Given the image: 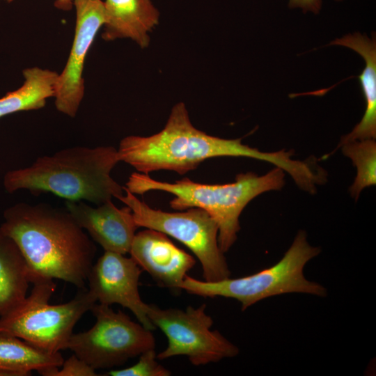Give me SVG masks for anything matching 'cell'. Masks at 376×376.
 <instances>
[{
    "instance_id": "1",
    "label": "cell",
    "mask_w": 376,
    "mask_h": 376,
    "mask_svg": "<svg viewBox=\"0 0 376 376\" xmlns=\"http://www.w3.org/2000/svg\"><path fill=\"white\" fill-rule=\"evenodd\" d=\"M3 230L20 249L31 283L61 279L84 288L96 247L68 210L47 203H16L3 212Z\"/></svg>"
},
{
    "instance_id": "2",
    "label": "cell",
    "mask_w": 376,
    "mask_h": 376,
    "mask_svg": "<svg viewBox=\"0 0 376 376\" xmlns=\"http://www.w3.org/2000/svg\"><path fill=\"white\" fill-rule=\"evenodd\" d=\"M117 151L120 162L145 174L169 170L182 175L196 169L207 159L217 157L253 158L281 169L288 162L284 150L262 152L243 144L242 139L219 138L198 130L192 125L183 102L173 107L161 131L149 136H125Z\"/></svg>"
},
{
    "instance_id": "3",
    "label": "cell",
    "mask_w": 376,
    "mask_h": 376,
    "mask_svg": "<svg viewBox=\"0 0 376 376\" xmlns=\"http://www.w3.org/2000/svg\"><path fill=\"white\" fill-rule=\"evenodd\" d=\"M120 162L113 146H76L37 158L30 166L8 171L5 189L47 191L67 201H87L97 205L118 198L124 189L111 175Z\"/></svg>"
},
{
    "instance_id": "4",
    "label": "cell",
    "mask_w": 376,
    "mask_h": 376,
    "mask_svg": "<svg viewBox=\"0 0 376 376\" xmlns=\"http://www.w3.org/2000/svg\"><path fill=\"white\" fill-rule=\"evenodd\" d=\"M284 185V171L276 167L263 175L253 172L240 173L235 182L223 185L202 184L187 178L169 183L134 172L125 187L134 194L152 190L172 194L175 198L170 201V206L175 210L190 207L205 210L218 224L219 245L225 253L237 240L240 230L239 218L246 205L258 195L281 189Z\"/></svg>"
},
{
    "instance_id": "5",
    "label": "cell",
    "mask_w": 376,
    "mask_h": 376,
    "mask_svg": "<svg viewBox=\"0 0 376 376\" xmlns=\"http://www.w3.org/2000/svg\"><path fill=\"white\" fill-rule=\"evenodd\" d=\"M320 252L319 247L308 243L306 233L301 230L282 258L268 268L246 276L229 277L214 282L197 280L187 275L180 289L204 297L235 299L240 302L242 311L265 298L285 293L299 292L324 297L327 295V289L308 280L304 274L306 263Z\"/></svg>"
},
{
    "instance_id": "6",
    "label": "cell",
    "mask_w": 376,
    "mask_h": 376,
    "mask_svg": "<svg viewBox=\"0 0 376 376\" xmlns=\"http://www.w3.org/2000/svg\"><path fill=\"white\" fill-rule=\"evenodd\" d=\"M31 294L7 313L0 316V334L17 337L47 352L65 350L74 327L96 300L81 289L70 301L49 303L56 284L52 279L36 280Z\"/></svg>"
},
{
    "instance_id": "7",
    "label": "cell",
    "mask_w": 376,
    "mask_h": 376,
    "mask_svg": "<svg viewBox=\"0 0 376 376\" xmlns=\"http://www.w3.org/2000/svg\"><path fill=\"white\" fill-rule=\"evenodd\" d=\"M125 195L119 199L128 206L136 224L160 231L180 241L189 248L200 261L206 281H217L230 276L224 253L219 242V226L205 210L190 207L179 212H164L148 206L123 187Z\"/></svg>"
},
{
    "instance_id": "8",
    "label": "cell",
    "mask_w": 376,
    "mask_h": 376,
    "mask_svg": "<svg viewBox=\"0 0 376 376\" xmlns=\"http://www.w3.org/2000/svg\"><path fill=\"white\" fill-rule=\"evenodd\" d=\"M90 311L95 317V324L88 331L72 334L65 350L95 370L121 366L155 348L151 331L121 311L115 312L110 306L96 303Z\"/></svg>"
},
{
    "instance_id": "9",
    "label": "cell",
    "mask_w": 376,
    "mask_h": 376,
    "mask_svg": "<svg viewBox=\"0 0 376 376\" xmlns=\"http://www.w3.org/2000/svg\"><path fill=\"white\" fill-rule=\"evenodd\" d=\"M149 305V319L168 339L167 347L157 355V359L182 355L187 357L193 365L201 366L239 354L235 345L219 331L211 329L213 320L205 312V304L197 308L189 306L185 310L162 309Z\"/></svg>"
},
{
    "instance_id": "10",
    "label": "cell",
    "mask_w": 376,
    "mask_h": 376,
    "mask_svg": "<svg viewBox=\"0 0 376 376\" xmlns=\"http://www.w3.org/2000/svg\"><path fill=\"white\" fill-rule=\"evenodd\" d=\"M76 11L75 34L70 54L58 74L54 95L56 109L75 117L84 98V67L88 51L99 30L106 22L104 1L74 0Z\"/></svg>"
},
{
    "instance_id": "11",
    "label": "cell",
    "mask_w": 376,
    "mask_h": 376,
    "mask_svg": "<svg viewBox=\"0 0 376 376\" xmlns=\"http://www.w3.org/2000/svg\"><path fill=\"white\" fill-rule=\"evenodd\" d=\"M142 271L132 258L105 251L89 272L88 291L99 304H118L128 308L140 324L152 331L156 327L148 315L150 305L143 302L139 292Z\"/></svg>"
},
{
    "instance_id": "12",
    "label": "cell",
    "mask_w": 376,
    "mask_h": 376,
    "mask_svg": "<svg viewBox=\"0 0 376 376\" xmlns=\"http://www.w3.org/2000/svg\"><path fill=\"white\" fill-rule=\"evenodd\" d=\"M130 257L162 287L175 293L196 260L180 249L168 235L146 228L135 234L130 250Z\"/></svg>"
},
{
    "instance_id": "13",
    "label": "cell",
    "mask_w": 376,
    "mask_h": 376,
    "mask_svg": "<svg viewBox=\"0 0 376 376\" xmlns=\"http://www.w3.org/2000/svg\"><path fill=\"white\" fill-rule=\"evenodd\" d=\"M67 210L104 251L125 255L139 228L131 209L118 208L111 201L90 206L81 201H67Z\"/></svg>"
},
{
    "instance_id": "14",
    "label": "cell",
    "mask_w": 376,
    "mask_h": 376,
    "mask_svg": "<svg viewBox=\"0 0 376 376\" xmlns=\"http://www.w3.org/2000/svg\"><path fill=\"white\" fill-rule=\"evenodd\" d=\"M105 41L130 39L141 48L150 44L149 33L158 24L159 13L151 0H105Z\"/></svg>"
},
{
    "instance_id": "15",
    "label": "cell",
    "mask_w": 376,
    "mask_h": 376,
    "mask_svg": "<svg viewBox=\"0 0 376 376\" xmlns=\"http://www.w3.org/2000/svg\"><path fill=\"white\" fill-rule=\"evenodd\" d=\"M330 45H340L359 54L365 61L359 75L361 90L366 101V111L361 121L347 134L342 137L339 146L347 142L376 137V41L359 32L336 38Z\"/></svg>"
},
{
    "instance_id": "16",
    "label": "cell",
    "mask_w": 376,
    "mask_h": 376,
    "mask_svg": "<svg viewBox=\"0 0 376 376\" xmlns=\"http://www.w3.org/2000/svg\"><path fill=\"white\" fill-rule=\"evenodd\" d=\"M30 283L29 267L20 249L0 226V316L26 297Z\"/></svg>"
},
{
    "instance_id": "17",
    "label": "cell",
    "mask_w": 376,
    "mask_h": 376,
    "mask_svg": "<svg viewBox=\"0 0 376 376\" xmlns=\"http://www.w3.org/2000/svg\"><path fill=\"white\" fill-rule=\"evenodd\" d=\"M63 361L60 352H47L17 337L0 334V376H27L33 370L44 375Z\"/></svg>"
},
{
    "instance_id": "18",
    "label": "cell",
    "mask_w": 376,
    "mask_h": 376,
    "mask_svg": "<svg viewBox=\"0 0 376 376\" xmlns=\"http://www.w3.org/2000/svg\"><path fill=\"white\" fill-rule=\"evenodd\" d=\"M24 82L17 89L0 98V118L19 111L37 110L54 97L58 73L39 67L22 72Z\"/></svg>"
},
{
    "instance_id": "19",
    "label": "cell",
    "mask_w": 376,
    "mask_h": 376,
    "mask_svg": "<svg viewBox=\"0 0 376 376\" xmlns=\"http://www.w3.org/2000/svg\"><path fill=\"white\" fill-rule=\"evenodd\" d=\"M340 146L343 154L357 167V176L350 190L357 199L364 188L376 184V143L375 139H369L347 142Z\"/></svg>"
},
{
    "instance_id": "20",
    "label": "cell",
    "mask_w": 376,
    "mask_h": 376,
    "mask_svg": "<svg viewBox=\"0 0 376 376\" xmlns=\"http://www.w3.org/2000/svg\"><path fill=\"white\" fill-rule=\"evenodd\" d=\"M155 349L148 350L139 355L134 365L119 370H111L107 375L111 376H169L171 373L157 361Z\"/></svg>"
},
{
    "instance_id": "21",
    "label": "cell",
    "mask_w": 376,
    "mask_h": 376,
    "mask_svg": "<svg viewBox=\"0 0 376 376\" xmlns=\"http://www.w3.org/2000/svg\"><path fill=\"white\" fill-rule=\"evenodd\" d=\"M95 370L74 354L59 368L48 370L44 376H97Z\"/></svg>"
},
{
    "instance_id": "22",
    "label": "cell",
    "mask_w": 376,
    "mask_h": 376,
    "mask_svg": "<svg viewBox=\"0 0 376 376\" xmlns=\"http://www.w3.org/2000/svg\"><path fill=\"white\" fill-rule=\"evenodd\" d=\"M322 0H288L290 9H301L303 13L318 14L322 8Z\"/></svg>"
},
{
    "instance_id": "23",
    "label": "cell",
    "mask_w": 376,
    "mask_h": 376,
    "mask_svg": "<svg viewBox=\"0 0 376 376\" xmlns=\"http://www.w3.org/2000/svg\"><path fill=\"white\" fill-rule=\"evenodd\" d=\"M8 3H10L15 0H6ZM74 0H56L54 6L56 8L68 11L73 7Z\"/></svg>"
},
{
    "instance_id": "24",
    "label": "cell",
    "mask_w": 376,
    "mask_h": 376,
    "mask_svg": "<svg viewBox=\"0 0 376 376\" xmlns=\"http://www.w3.org/2000/svg\"><path fill=\"white\" fill-rule=\"evenodd\" d=\"M335 1H343V0H335Z\"/></svg>"
}]
</instances>
